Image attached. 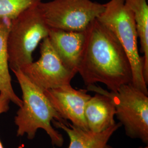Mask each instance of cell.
Returning a JSON list of instances; mask_svg holds the SVG:
<instances>
[{
    "mask_svg": "<svg viewBox=\"0 0 148 148\" xmlns=\"http://www.w3.org/2000/svg\"><path fill=\"white\" fill-rule=\"evenodd\" d=\"M115 107V116L128 137L148 145V95L133 86L122 85L116 92L102 88Z\"/></svg>",
    "mask_w": 148,
    "mask_h": 148,
    "instance_id": "obj_5",
    "label": "cell"
},
{
    "mask_svg": "<svg viewBox=\"0 0 148 148\" xmlns=\"http://www.w3.org/2000/svg\"><path fill=\"white\" fill-rule=\"evenodd\" d=\"M41 2L42 0H0V19L11 21Z\"/></svg>",
    "mask_w": 148,
    "mask_h": 148,
    "instance_id": "obj_14",
    "label": "cell"
},
{
    "mask_svg": "<svg viewBox=\"0 0 148 148\" xmlns=\"http://www.w3.org/2000/svg\"><path fill=\"white\" fill-rule=\"evenodd\" d=\"M136 148H148V145H147L145 147H139Z\"/></svg>",
    "mask_w": 148,
    "mask_h": 148,
    "instance_id": "obj_16",
    "label": "cell"
},
{
    "mask_svg": "<svg viewBox=\"0 0 148 148\" xmlns=\"http://www.w3.org/2000/svg\"><path fill=\"white\" fill-rule=\"evenodd\" d=\"M132 12L144 61V75L148 84V5L147 0H125Z\"/></svg>",
    "mask_w": 148,
    "mask_h": 148,
    "instance_id": "obj_13",
    "label": "cell"
},
{
    "mask_svg": "<svg viewBox=\"0 0 148 148\" xmlns=\"http://www.w3.org/2000/svg\"><path fill=\"white\" fill-rule=\"evenodd\" d=\"M87 86L101 83L116 92L132 84V67L116 36L97 19L86 30V39L78 73Z\"/></svg>",
    "mask_w": 148,
    "mask_h": 148,
    "instance_id": "obj_1",
    "label": "cell"
},
{
    "mask_svg": "<svg viewBox=\"0 0 148 148\" xmlns=\"http://www.w3.org/2000/svg\"><path fill=\"white\" fill-rule=\"evenodd\" d=\"M87 87L88 91L95 93L85 106V117L88 129L92 132H103L116 123L114 102L100 86L92 85Z\"/></svg>",
    "mask_w": 148,
    "mask_h": 148,
    "instance_id": "obj_9",
    "label": "cell"
},
{
    "mask_svg": "<svg viewBox=\"0 0 148 148\" xmlns=\"http://www.w3.org/2000/svg\"><path fill=\"white\" fill-rule=\"evenodd\" d=\"M10 24L8 19H0V93L19 107L22 101L13 90L8 63L7 37Z\"/></svg>",
    "mask_w": 148,
    "mask_h": 148,
    "instance_id": "obj_12",
    "label": "cell"
},
{
    "mask_svg": "<svg viewBox=\"0 0 148 148\" xmlns=\"http://www.w3.org/2000/svg\"><path fill=\"white\" fill-rule=\"evenodd\" d=\"M11 101L5 95L0 93V115L7 112L10 109ZM0 148H4L0 140Z\"/></svg>",
    "mask_w": 148,
    "mask_h": 148,
    "instance_id": "obj_15",
    "label": "cell"
},
{
    "mask_svg": "<svg viewBox=\"0 0 148 148\" xmlns=\"http://www.w3.org/2000/svg\"><path fill=\"white\" fill-rule=\"evenodd\" d=\"M85 89H75L71 84L44 90L54 109L63 120L74 126L88 130L85 117V106L91 95Z\"/></svg>",
    "mask_w": 148,
    "mask_h": 148,
    "instance_id": "obj_8",
    "label": "cell"
},
{
    "mask_svg": "<svg viewBox=\"0 0 148 148\" xmlns=\"http://www.w3.org/2000/svg\"><path fill=\"white\" fill-rule=\"evenodd\" d=\"M97 19L116 36L130 59L132 72V84L148 95L144 79V61L139 53L138 34L132 12L125 0H110Z\"/></svg>",
    "mask_w": 148,
    "mask_h": 148,
    "instance_id": "obj_3",
    "label": "cell"
},
{
    "mask_svg": "<svg viewBox=\"0 0 148 148\" xmlns=\"http://www.w3.org/2000/svg\"><path fill=\"white\" fill-rule=\"evenodd\" d=\"M48 38L65 66L74 74H77L86 30L67 31L49 28Z\"/></svg>",
    "mask_w": 148,
    "mask_h": 148,
    "instance_id": "obj_10",
    "label": "cell"
},
{
    "mask_svg": "<svg viewBox=\"0 0 148 148\" xmlns=\"http://www.w3.org/2000/svg\"><path fill=\"white\" fill-rule=\"evenodd\" d=\"M12 71L15 75L22 93V103L14 120L17 127L16 136L27 135V139L32 140L37 131L42 129L47 134L53 145L62 147L64 143L63 136L54 128L52 121L64 120L54 109L44 90L29 79L21 69Z\"/></svg>",
    "mask_w": 148,
    "mask_h": 148,
    "instance_id": "obj_2",
    "label": "cell"
},
{
    "mask_svg": "<svg viewBox=\"0 0 148 148\" xmlns=\"http://www.w3.org/2000/svg\"><path fill=\"white\" fill-rule=\"evenodd\" d=\"M23 73L43 90L70 85L76 74L67 69L54 51L48 38L40 46V57L21 69Z\"/></svg>",
    "mask_w": 148,
    "mask_h": 148,
    "instance_id": "obj_7",
    "label": "cell"
},
{
    "mask_svg": "<svg viewBox=\"0 0 148 148\" xmlns=\"http://www.w3.org/2000/svg\"><path fill=\"white\" fill-rule=\"evenodd\" d=\"M38 6L49 28L77 32L85 31L105 8L91 0H52Z\"/></svg>",
    "mask_w": 148,
    "mask_h": 148,
    "instance_id": "obj_6",
    "label": "cell"
},
{
    "mask_svg": "<svg viewBox=\"0 0 148 148\" xmlns=\"http://www.w3.org/2000/svg\"><path fill=\"white\" fill-rule=\"evenodd\" d=\"M38 5L11 21L7 47L11 70L21 69L33 62V52L39 43L48 36L49 27Z\"/></svg>",
    "mask_w": 148,
    "mask_h": 148,
    "instance_id": "obj_4",
    "label": "cell"
},
{
    "mask_svg": "<svg viewBox=\"0 0 148 148\" xmlns=\"http://www.w3.org/2000/svg\"><path fill=\"white\" fill-rule=\"evenodd\" d=\"M52 125L68 136L70 140L68 148H113L109 144V142L122 126L118 122L103 132L95 133L74 126L66 120L59 121L54 120Z\"/></svg>",
    "mask_w": 148,
    "mask_h": 148,
    "instance_id": "obj_11",
    "label": "cell"
}]
</instances>
